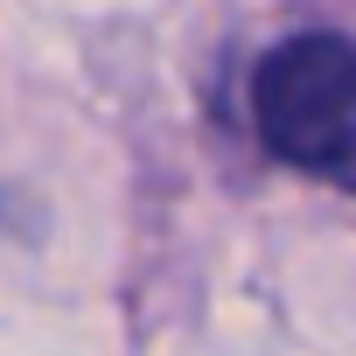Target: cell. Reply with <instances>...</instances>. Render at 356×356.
<instances>
[{
    "mask_svg": "<svg viewBox=\"0 0 356 356\" xmlns=\"http://www.w3.org/2000/svg\"><path fill=\"white\" fill-rule=\"evenodd\" d=\"M252 119L286 168L356 196V42L342 35L280 42L252 77Z\"/></svg>",
    "mask_w": 356,
    "mask_h": 356,
    "instance_id": "6da1fadb",
    "label": "cell"
}]
</instances>
